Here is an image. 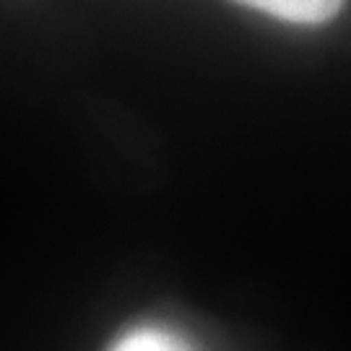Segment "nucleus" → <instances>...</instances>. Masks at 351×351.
<instances>
[{
  "mask_svg": "<svg viewBox=\"0 0 351 351\" xmlns=\"http://www.w3.org/2000/svg\"><path fill=\"white\" fill-rule=\"evenodd\" d=\"M234 3L263 11L287 24L304 26L328 24L343 8V0H234Z\"/></svg>",
  "mask_w": 351,
  "mask_h": 351,
  "instance_id": "1",
  "label": "nucleus"
},
{
  "mask_svg": "<svg viewBox=\"0 0 351 351\" xmlns=\"http://www.w3.org/2000/svg\"><path fill=\"white\" fill-rule=\"evenodd\" d=\"M110 351H195V346L164 326H138L114 341Z\"/></svg>",
  "mask_w": 351,
  "mask_h": 351,
  "instance_id": "2",
  "label": "nucleus"
}]
</instances>
